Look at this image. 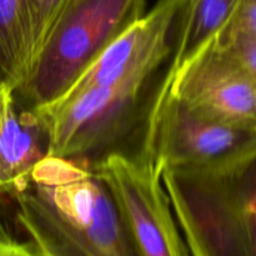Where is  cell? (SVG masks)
Returning a JSON list of instances; mask_svg holds the SVG:
<instances>
[{"label": "cell", "instance_id": "obj_1", "mask_svg": "<svg viewBox=\"0 0 256 256\" xmlns=\"http://www.w3.org/2000/svg\"><path fill=\"white\" fill-rule=\"evenodd\" d=\"M9 195L20 228L42 256H140L89 162L46 156Z\"/></svg>", "mask_w": 256, "mask_h": 256}, {"label": "cell", "instance_id": "obj_2", "mask_svg": "<svg viewBox=\"0 0 256 256\" xmlns=\"http://www.w3.org/2000/svg\"><path fill=\"white\" fill-rule=\"evenodd\" d=\"M146 0H69L15 95L38 109L62 96L94 60L145 14Z\"/></svg>", "mask_w": 256, "mask_h": 256}, {"label": "cell", "instance_id": "obj_3", "mask_svg": "<svg viewBox=\"0 0 256 256\" xmlns=\"http://www.w3.org/2000/svg\"><path fill=\"white\" fill-rule=\"evenodd\" d=\"M155 76L94 88L46 106L30 109L48 136V156L94 162L118 149L154 100Z\"/></svg>", "mask_w": 256, "mask_h": 256}, {"label": "cell", "instance_id": "obj_4", "mask_svg": "<svg viewBox=\"0 0 256 256\" xmlns=\"http://www.w3.org/2000/svg\"><path fill=\"white\" fill-rule=\"evenodd\" d=\"M142 128L139 152L162 172L232 169L256 152V129L202 116L169 94Z\"/></svg>", "mask_w": 256, "mask_h": 256}, {"label": "cell", "instance_id": "obj_5", "mask_svg": "<svg viewBox=\"0 0 256 256\" xmlns=\"http://www.w3.org/2000/svg\"><path fill=\"white\" fill-rule=\"evenodd\" d=\"M232 169H162V182L190 256H249Z\"/></svg>", "mask_w": 256, "mask_h": 256}, {"label": "cell", "instance_id": "obj_6", "mask_svg": "<svg viewBox=\"0 0 256 256\" xmlns=\"http://www.w3.org/2000/svg\"><path fill=\"white\" fill-rule=\"evenodd\" d=\"M90 165L109 188L140 256H190L162 170L149 158L116 149Z\"/></svg>", "mask_w": 256, "mask_h": 256}, {"label": "cell", "instance_id": "obj_7", "mask_svg": "<svg viewBox=\"0 0 256 256\" xmlns=\"http://www.w3.org/2000/svg\"><path fill=\"white\" fill-rule=\"evenodd\" d=\"M168 94L202 116L256 129V88L236 58L212 40L185 62Z\"/></svg>", "mask_w": 256, "mask_h": 256}, {"label": "cell", "instance_id": "obj_8", "mask_svg": "<svg viewBox=\"0 0 256 256\" xmlns=\"http://www.w3.org/2000/svg\"><path fill=\"white\" fill-rule=\"evenodd\" d=\"M184 2L185 0H159L114 40L58 100L94 88L155 76L172 52V36L176 32Z\"/></svg>", "mask_w": 256, "mask_h": 256}, {"label": "cell", "instance_id": "obj_9", "mask_svg": "<svg viewBox=\"0 0 256 256\" xmlns=\"http://www.w3.org/2000/svg\"><path fill=\"white\" fill-rule=\"evenodd\" d=\"M48 156V136L30 109L22 106L15 92L0 82V192L22 186Z\"/></svg>", "mask_w": 256, "mask_h": 256}, {"label": "cell", "instance_id": "obj_10", "mask_svg": "<svg viewBox=\"0 0 256 256\" xmlns=\"http://www.w3.org/2000/svg\"><path fill=\"white\" fill-rule=\"evenodd\" d=\"M242 0H185L178 20V39L172 46V62L158 85L149 115L154 114L166 98L172 80L180 68L208 42L222 32Z\"/></svg>", "mask_w": 256, "mask_h": 256}, {"label": "cell", "instance_id": "obj_11", "mask_svg": "<svg viewBox=\"0 0 256 256\" xmlns=\"http://www.w3.org/2000/svg\"><path fill=\"white\" fill-rule=\"evenodd\" d=\"M32 0H0V82L19 89L32 60Z\"/></svg>", "mask_w": 256, "mask_h": 256}, {"label": "cell", "instance_id": "obj_12", "mask_svg": "<svg viewBox=\"0 0 256 256\" xmlns=\"http://www.w3.org/2000/svg\"><path fill=\"white\" fill-rule=\"evenodd\" d=\"M235 202L242 218L249 256H256V152L232 169Z\"/></svg>", "mask_w": 256, "mask_h": 256}, {"label": "cell", "instance_id": "obj_13", "mask_svg": "<svg viewBox=\"0 0 256 256\" xmlns=\"http://www.w3.org/2000/svg\"><path fill=\"white\" fill-rule=\"evenodd\" d=\"M68 2L69 0H32V59Z\"/></svg>", "mask_w": 256, "mask_h": 256}, {"label": "cell", "instance_id": "obj_14", "mask_svg": "<svg viewBox=\"0 0 256 256\" xmlns=\"http://www.w3.org/2000/svg\"><path fill=\"white\" fill-rule=\"evenodd\" d=\"M236 36L256 40V0H242L230 22L214 40L220 44Z\"/></svg>", "mask_w": 256, "mask_h": 256}, {"label": "cell", "instance_id": "obj_15", "mask_svg": "<svg viewBox=\"0 0 256 256\" xmlns=\"http://www.w3.org/2000/svg\"><path fill=\"white\" fill-rule=\"evenodd\" d=\"M215 44L226 49L236 58L238 62L242 64V66L246 70L249 76L252 78L256 88V40L236 36L225 42H220V44L215 42Z\"/></svg>", "mask_w": 256, "mask_h": 256}, {"label": "cell", "instance_id": "obj_16", "mask_svg": "<svg viewBox=\"0 0 256 256\" xmlns=\"http://www.w3.org/2000/svg\"><path fill=\"white\" fill-rule=\"evenodd\" d=\"M15 242L10 238L0 240V256H15Z\"/></svg>", "mask_w": 256, "mask_h": 256}, {"label": "cell", "instance_id": "obj_17", "mask_svg": "<svg viewBox=\"0 0 256 256\" xmlns=\"http://www.w3.org/2000/svg\"><path fill=\"white\" fill-rule=\"evenodd\" d=\"M6 238H9V236H8V235L5 234L4 229H2V222H0V240H2V239H6Z\"/></svg>", "mask_w": 256, "mask_h": 256}]
</instances>
